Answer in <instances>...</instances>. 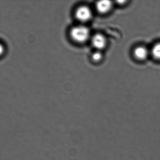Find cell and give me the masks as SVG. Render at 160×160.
Segmentation results:
<instances>
[{
  "label": "cell",
  "instance_id": "6da1fadb",
  "mask_svg": "<svg viewBox=\"0 0 160 160\" xmlns=\"http://www.w3.org/2000/svg\"><path fill=\"white\" fill-rule=\"evenodd\" d=\"M89 30L85 26H77L71 30L72 38L79 42H83L88 40L89 36Z\"/></svg>",
  "mask_w": 160,
  "mask_h": 160
},
{
  "label": "cell",
  "instance_id": "7a4b0ae2",
  "mask_svg": "<svg viewBox=\"0 0 160 160\" xmlns=\"http://www.w3.org/2000/svg\"><path fill=\"white\" fill-rule=\"evenodd\" d=\"M76 16L80 21H88L91 18V11L90 9L87 6H81L77 10L76 12Z\"/></svg>",
  "mask_w": 160,
  "mask_h": 160
},
{
  "label": "cell",
  "instance_id": "3957f363",
  "mask_svg": "<svg viewBox=\"0 0 160 160\" xmlns=\"http://www.w3.org/2000/svg\"><path fill=\"white\" fill-rule=\"evenodd\" d=\"M92 43L95 48L102 49L106 45V39L102 34H97L92 37Z\"/></svg>",
  "mask_w": 160,
  "mask_h": 160
},
{
  "label": "cell",
  "instance_id": "277c9868",
  "mask_svg": "<svg viewBox=\"0 0 160 160\" xmlns=\"http://www.w3.org/2000/svg\"><path fill=\"white\" fill-rule=\"evenodd\" d=\"M96 9L101 13H106L109 12L112 8V3L110 1L104 0L97 2L96 4Z\"/></svg>",
  "mask_w": 160,
  "mask_h": 160
},
{
  "label": "cell",
  "instance_id": "5b68a950",
  "mask_svg": "<svg viewBox=\"0 0 160 160\" xmlns=\"http://www.w3.org/2000/svg\"><path fill=\"white\" fill-rule=\"evenodd\" d=\"M134 57L139 60H144L148 58V51L144 47L139 46L137 47L134 50Z\"/></svg>",
  "mask_w": 160,
  "mask_h": 160
},
{
  "label": "cell",
  "instance_id": "8992f818",
  "mask_svg": "<svg viewBox=\"0 0 160 160\" xmlns=\"http://www.w3.org/2000/svg\"><path fill=\"white\" fill-rule=\"evenodd\" d=\"M152 56L157 60H160V43L155 44L152 49Z\"/></svg>",
  "mask_w": 160,
  "mask_h": 160
},
{
  "label": "cell",
  "instance_id": "52a82bcc",
  "mask_svg": "<svg viewBox=\"0 0 160 160\" xmlns=\"http://www.w3.org/2000/svg\"><path fill=\"white\" fill-rule=\"evenodd\" d=\"M102 58V53L101 52H95L92 54V58L94 61H99L101 60Z\"/></svg>",
  "mask_w": 160,
  "mask_h": 160
}]
</instances>
